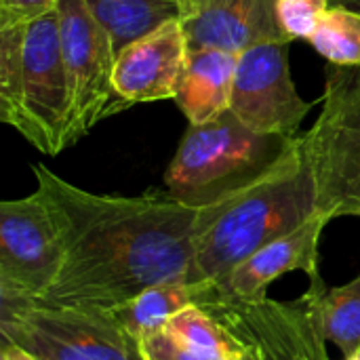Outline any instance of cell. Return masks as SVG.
I'll return each instance as SVG.
<instances>
[{"mask_svg":"<svg viewBox=\"0 0 360 360\" xmlns=\"http://www.w3.org/2000/svg\"><path fill=\"white\" fill-rule=\"evenodd\" d=\"M34 177L65 245L61 272L36 304L112 312L154 285L196 281V207L167 190L93 194L44 165H34Z\"/></svg>","mask_w":360,"mask_h":360,"instance_id":"1","label":"cell"},{"mask_svg":"<svg viewBox=\"0 0 360 360\" xmlns=\"http://www.w3.org/2000/svg\"><path fill=\"white\" fill-rule=\"evenodd\" d=\"M319 190L300 148L255 186L200 207L194 224V278L221 283L238 264L319 213Z\"/></svg>","mask_w":360,"mask_h":360,"instance_id":"2","label":"cell"},{"mask_svg":"<svg viewBox=\"0 0 360 360\" xmlns=\"http://www.w3.org/2000/svg\"><path fill=\"white\" fill-rule=\"evenodd\" d=\"M0 120L42 154L68 148L70 84L57 8L0 25Z\"/></svg>","mask_w":360,"mask_h":360,"instance_id":"3","label":"cell"},{"mask_svg":"<svg viewBox=\"0 0 360 360\" xmlns=\"http://www.w3.org/2000/svg\"><path fill=\"white\" fill-rule=\"evenodd\" d=\"M300 148V137L259 133L232 110L188 124L165 173V190L184 205L209 207L274 173Z\"/></svg>","mask_w":360,"mask_h":360,"instance_id":"4","label":"cell"},{"mask_svg":"<svg viewBox=\"0 0 360 360\" xmlns=\"http://www.w3.org/2000/svg\"><path fill=\"white\" fill-rule=\"evenodd\" d=\"M2 346L38 360H141L137 342L112 312L44 306L0 295Z\"/></svg>","mask_w":360,"mask_h":360,"instance_id":"5","label":"cell"},{"mask_svg":"<svg viewBox=\"0 0 360 360\" xmlns=\"http://www.w3.org/2000/svg\"><path fill=\"white\" fill-rule=\"evenodd\" d=\"M312 165L319 209L331 219L360 217V72L331 65L323 110L302 137Z\"/></svg>","mask_w":360,"mask_h":360,"instance_id":"6","label":"cell"},{"mask_svg":"<svg viewBox=\"0 0 360 360\" xmlns=\"http://www.w3.org/2000/svg\"><path fill=\"white\" fill-rule=\"evenodd\" d=\"M200 308L232 335L243 360H331L306 295L295 302H236L217 287L215 297Z\"/></svg>","mask_w":360,"mask_h":360,"instance_id":"7","label":"cell"},{"mask_svg":"<svg viewBox=\"0 0 360 360\" xmlns=\"http://www.w3.org/2000/svg\"><path fill=\"white\" fill-rule=\"evenodd\" d=\"M55 8L70 84V148L97 122L116 114V49L110 34L86 8L84 0H57Z\"/></svg>","mask_w":360,"mask_h":360,"instance_id":"8","label":"cell"},{"mask_svg":"<svg viewBox=\"0 0 360 360\" xmlns=\"http://www.w3.org/2000/svg\"><path fill=\"white\" fill-rule=\"evenodd\" d=\"M63 259L59 221L38 188L0 202V295L38 302L57 281Z\"/></svg>","mask_w":360,"mask_h":360,"instance_id":"9","label":"cell"},{"mask_svg":"<svg viewBox=\"0 0 360 360\" xmlns=\"http://www.w3.org/2000/svg\"><path fill=\"white\" fill-rule=\"evenodd\" d=\"M289 40L262 42L238 55L230 110L259 133L295 137L312 103L291 78Z\"/></svg>","mask_w":360,"mask_h":360,"instance_id":"10","label":"cell"},{"mask_svg":"<svg viewBox=\"0 0 360 360\" xmlns=\"http://www.w3.org/2000/svg\"><path fill=\"white\" fill-rule=\"evenodd\" d=\"M188 40L181 19H173L131 42L116 55V114L162 99H175L188 63Z\"/></svg>","mask_w":360,"mask_h":360,"instance_id":"11","label":"cell"},{"mask_svg":"<svg viewBox=\"0 0 360 360\" xmlns=\"http://www.w3.org/2000/svg\"><path fill=\"white\" fill-rule=\"evenodd\" d=\"M276 2L278 0H200L181 17L188 49H217L240 55L262 42L287 40L278 23Z\"/></svg>","mask_w":360,"mask_h":360,"instance_id":"12","label":"cell"},{"mask_svg":"<svg viewBox=\"0 0 360 360\" xmlns=\"http://www.w3.org/2000/svg\"><path fill=\"white\" fill-rule=\"evenodd\" d=\"M329 221L331 217L319 211L293 232L272 240L238 264L221 283H217L219 291L228 300L259 302L268 297V287L287 272H304L310 281L321 278L319 245Z\"/></svg>","mask_w":360,"mask_h":360,"instance_id":"13","label":"cell"},{"mask_svg":"<svg viewBox=\"0 0 360 360\" xmlns=\"http://www.w3.org/2000/svg\"><path fill=\"white\" fill-rule=\"evenodd\" d=\"M236 63L238 55L234 53L217 49L190 51L177 97L173 99L188 124L209 122L230 110Z\"/></svg>","mask_w":360,"mask_h":360,"instance_id":"14","label":"cell"},{"mask_svg":"<svg viewBox=\"0 0 360 360\" xmlns=\"http://www.w3.org/2000/svg\"><path fill=\"white\" fill-rule=\"evenodd\" d=\"M217 293L213 281H175L146 289L129 304L112 310L120 327L137 342L141 335L162 329L173 316L190 306H205Z\"/></svg>","mask_w":360,"mask_h":360,"instance_id":"15","label":"cell"},{"mask_svg":"<svg viewBox=\"0 0 360 360\" xmlns=\"http://www.w3.org/2000/svg\"><path fill=\"white\" fill-rule=\"evenodd\" d=\"M84 4L110 34L116 55L162 23L181 19L184 13L179 0H84Z\"/></svg>","mask_w":360,"mask_h":360,"instance_id":"16","label":"cell"},{"mask_svg":"<svg viewBox=\"0 0 360 360\" xmlns=\"http://www.w3.org/2000/svg\"><path fill=\"white\" fill-rule=\"evenodd\" d=\"M312 304L327 342L335 344L344 359L360 350V274L348 285L329 289L323 278L310 281L304 293Z\"/></svg>","mask_w":360,"mask_h":360,"instance_id":"17","label":"cell"},{"mask_svg":"<svg viewBox=\"0 0 360 360\" xmlns=\"http://www.w3.org/2000/svg\"><path fill=\"white\" fill-rule=\"evenodd\" d=\"M165 331L173 335L184 346L192 348L194 352H200L211 359L224 360H243V354L232 340V335L213 319L207 310L200 306H190L177 316H173Z\"/></svg>","mask_w":360,"mask_h":360,"instance_id":"18","label":"cell"},{"mask_svg":"<svg viewBox=\"0 0 360 360\" xmlns=\"http://www.w3.org/2000/svg\"><path fill=\"white\" fill-rule=\"evenodd\" d=\"M310 44L331 65L360 68V11L331 6L314 30Z\"/></svg>","mask_w":360,"mask_h":360,"instance_id":"19","label":"cell"},{"mask_svg":"<svg viewBox=\"0 0 360 360\" xmlns=\"http://www.w3.org/2000/svg\"><path fill=\"white\" fill-rule=\"evenodd\" d=\"M329 0H278L276 15L287 40H310L323 15L329 11Z\"/></svg>","mask_w":360,"mask_h":360,"instance_id":"20","label":"cell"},{"mask_svg":"<svg viewBox=\"0 0 360 360\" xmlns=\"http://www.w3.org/2000/svg\"><path fill=\"white\" fill-rule=\"evenodd\" d=\"M137 346H139L141 360H224L194 352L192 348L184 346L173 335H169L165 327L141 335L137 340Z\"/></svg>","mask_w":360,"mask_h":360,"instance_id":"21","label":"cell"},{"mask_svg":"<svg viewBox=\"0 0 360 360\" xmlns=\"http://www.w3.org/2000/svg\"><path fill=\"white\" fill-rule=\"evenodd\" d=\"M57 6V0H0V25L32 21Z\"/></svg>","mask_w":360,"mask_h":360,"instance_id":"22","label":"cell"},{"mask_svg":"<svg viewBox=\"0 0 360 360\" xmlns=\"http://www.w3.org/2000/svg\"><path fill=\"white\" fill-rule=\"evenodd\" d=\"M0 360H38L34 354H30L27 350L19 348V346H2L0 350Z\"/></svg>","mask_w":360,"mask_h":360,"instance_id":"23","label":"cell"},{"mask_svg":"<svg viewBox=\"0 0 360 360\" xmlns=\"http://www.w3.org/2000/svg\"><path fill=\"white\" fill-rule=\"evenodd\" d=\"M179 2H181V8H184V13H181V17H184V15H188L200 0H179Z\"/></svg>","mask_w":360,"mask_h":360,"instance_id":"24","label":"cell"},{"mask_svg":"<svg viewBox=\"0 0 360 360\" xmlns=\"http://www.w3.org/2000/svg\"><path fill=\"white\" fill-rule=\"evenodd\" d=\"M344 360H360V350L356 352V354H352V356H348V359H344Z\"/></svg>","mask_w":360,"mask_h":360,"instance_id":"25","label":"cell"},{"mask_svg":"<svg viewBox=\"0 0 360 360\" xmlns=\"http://www.w3.org/2000/svg\"><path fill=\"white\" fill-rule=\"evenodd\" d=\"M354 2H356V4H359V6H360V0H354Z\"/></svg>","mask_w":360,"mask_h":360,"instance_id":"26","label":"cell"},{"mask_svg":"<svg viewBox=\"0 0 360 360\" xmlns=\"http://www.w3.org/2000/svg\"><path fill=\"white\" fill-rule=\"evenodd\" d=\"M359 72H360V68H359Z\"/></svg>","mask_w":360,"mask_h":360,"instance_id":"27","label":"cell"}]
</instances>
